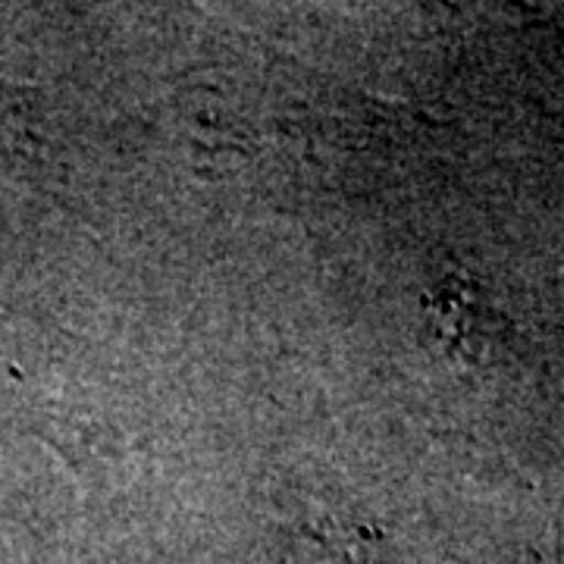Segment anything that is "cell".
<instances>
[{
    "mask_svg": "<svg viewBox=\"0 0 564 564\" xmlns=\"http://www.w3.org/2000/svg\"><path fill=\"white\" fill-rule=\"evenodd\" d=\"M22 107L17 101H13V95L0 85V120H7V117H17Z\"/></svg>",
    "mask_w": 564,
    "mask_h": 564,
    "instance_id": "6da1fadb",
    "label": "cell"
}]
</instances>
